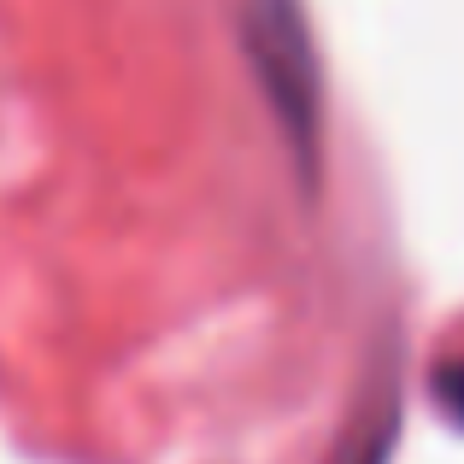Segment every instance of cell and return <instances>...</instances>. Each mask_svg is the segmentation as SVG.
Segmentation results:
<instances>
[{"mask_svg": "<svg viewBox=\"0 0 464 464\" xmlns=\"http://www.w3.org/2000/svg\"><path fill=\"white\" fill-rule=\"evenodd\" d=\"M441 400H447V411H453V418H464V364H453V371L441 376Z\"/></svg>", "mask_w": 464, "mask_h": 464, "instance_id": "cell-3", "label": "cell"}, {"mask_svg": "<svg viewBox=\"0 0 464 464\" xmlns=\"http://www.w3.org/2000/svg\"><path fill=\"white\" fill-rule=\"evenodd\" d=\"M241 35H247L265 101H271V112L288 130V148L300 153V165H312L324 77H317V47H312L300 0H241Z\"/></svg>", "mask_w": 464, "mask_h": 464, "instance_id": "cell-1", "label": "cell"}, {"mask_svg": "<svg viewBox=\"0 0 464 464\" xmlns=\"http://www.w3.org/2000/svg\"><path fill=\"white\" fill-rule=\"evenodd\" d=\"M388 447H394V406L382 411V423H371V435H364V441L347 453V464H382Z\"/></svg>", "mask_w": 464, "mask_h": 464, "instance_id": "cell-2", "label": "cell"}]
</instances>
